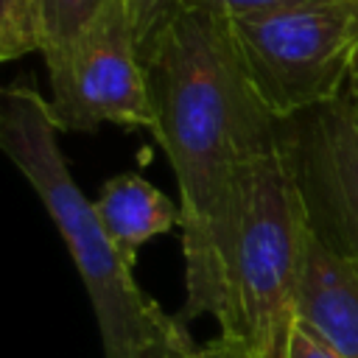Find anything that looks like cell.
Instances as JSON below:
<instances>
[{
  "label": "cell",
  "instance_id": "7a4b0ae2",
  "mask_svg": "<svg viewBox=\"0 0 358 358\" xmlns=\"http://www.w3.org/2000/svg\"><path fill=\"white\" fill-rule=\"evenodd\" d=\"M0 101V145L36 190L76 263L95 310L103 358H140L176 319L143 294L131 266L109 241L95 201L76 185L48 101L31 76L11 81Z\"/></svg>",
  "mask_w": 358,
  "mask_h": 358
},
{
  "label": "cell",
  "instance_id": "5bb4252c",
  "mask_svg": "<svg viewBox=\"0 0 358 358\" xmlns=\"http://www.w3.org/2000/svg\"><path fill=\"white\" fill-rule=\"evenodd\" d=\"M288 358H344V355L336 347H330L313 327L296 319L288 341Z\"/></svg>",
  "mask_w": 358,
  "mask_h": 358
},
{
  "label": "cell",
  "instance_id": "277c9868",
  "mask_svg": "<svg viewBox=\"0 0 358 358\" xmlns=\"http://www.w3.org/2000/svg\"><path fill=\"white\" fill-rule=\"evenodd\" d=\"M229 31L255 98L277 123L333 103L350 87L355 39L341 0L232 20Z\"/></svg>",
  "mask_w": 358,
  "mask_h": 358
},
{
  "label": "cell",
  "instance_id": "4fadbf2b",
  "mask_svg": "<svg viewBox=\"0 0 358 358\" xmlns=\"http://www.w3.org/2000/svg\"><path fill=\"white\" fill-rule=\"evenodd\" d=\"M299 3H310V0H182L179 8H199V11H207V14H215L232 22V20L268 14V11H280L288 6H299Z\"/></svg>",
  "mask_w": 358,
  "mask_h": 358
},
{
  "label": "cell",
  "instance_id": "8992f818",
  "mask_svg": "<svg viewBox=\"0 0 358 358\" xmlns=\"http://www.w3.org/2000/svg\"><path fill=\"white\" fill-rule=\"evenodd\" d=\"M282 134L313 238L341 257H358V98L291 120Z\"/></svg>",
  "mask_w": 358,
  "mask_h": 358
},
{
  "label": "cell",
  "instance_id": "30bf717a",
  "mask_svg": "<svg viewBox=\"0 0 358 358\" xmlns=\"http://www.w3.org/2000/svg\"><path fill=\"white\" fill-rule=\"evenodd\" d=\"M140 358H252L246 344L229 333H218L215 338L196 344L187 327L176 319L154 344L145 347Z\"/></svg>",
  "mask_w": 358,
  "mask_h": 358
},
{
  "label": "cell",
  "instance_id": "6da1fadb",
  "mask_svg": "<svg viewBox=\"0 0 358 358\" xmlns=\"http://www.w3.org/2000/svg\"><path fill=\"white\" fill-rule=\"evenodd\" d=\"M154 140L179 187L185 255V327L196 316L218 324L227 310V260L246 165L282 134L255 98L229 22L179 8L143 53Z\"/></svg>",
  "mask_w": 358,
  "mask_h": 358
},
{
  "label": "cell",
  "instance_id": "7c38bea8",
  "mask_svg": "<svg viewBox=\"0 0 358 358\" xmlns=\"http://www.w3.org/2000/svg\"><path fill=\"white\" fill-rule=\"evenodd\" d=\"M126 6H129V17H131V25H134L140 50L145 53L148 45L154 42V36L179 11L182 0H126Z\"/></svg>",
  "mask_w": 358,
  "mask_h": 358
},
{
  "label": "cell",
  "instance_id": "8fae6325",
  "mask_svg": "<svg viewBox=\"0 0 358 358\" xmlns=\"http://www.w3.org/2000/svg\"><path fill=\"white\" fill-rule=\"evenodd\" d=\"M45 20V53L73 42L103 8L109 0H39Z\"/></svg>",
  "mask_w": 358,
  "mask_h": 358
},
{
  "label": "cell",
  "instance_id": "5b68a950",
  "mask_svg": "<svg viewBox=\"0 0 358 358\" xmlns=\"http://www.w3.org/2000/svg\"><path fill=\"white\" fill-rule=\"evenodd\" d=\"M48 112L59 131H92L103 123L154 131L145 59L126 0L106 8L67 45L45 53Z\"/></svg>",
  "mask_w": 358,
  "mask_h": 358
},
{
  "label": "cell",
  "instance_id": "ba28073f",
  "mask_svg": "<svg viewBox=\"0 0 358 358\" xmlns=\"http://www.w3.org/2000/svg\"><path fill=\"white\" fill-rule=\"evenodd\" d=\"M95 210L109 241L129 266H134L140 249L151 238L182 227L179 204L134 171L106 179L95 199Z\"/></svg>",
  "mask_w": 358,
  "mask_h": 358
},
{
  "label": "cell",
  "instance_id": "9a60e30c",
  "mask_svg": "<svg viewBox=\"0 0 358 358\" xmlns=\"http://www.w3.org/2000/svg\"><path fill=\"white\" fill-rule=\"evenodd\" d=\"M347 14H350V22H352V39H355V56H352V73H350V87L347 92L352 98H358V0H341Z\"/></svg>",
  "mask_w": 358,
  "mask_h": 358
},
{
  "label": "cell",
  "instance_id": "3957f363",
  "mask_svg": "<svg viewBox=\"0 0 358 358\" xmlns=\"http://www.w3.org/2000/svg\"><path fill=\"white\" fill-rule=\"evenodd\" d=\"M308 235L302 193L280 137L246 165L241 179L227 260V310L218 324L221 333L241 338L252 358H288Z\"/></svg>",
  "mask_w": 358,
  "mask_h": 358
},
{
  "label": "cell",
  "instance_id": "9c48e42d",
  "mask_svg": "<svg viewBox=\"0 0 358 358\" xmlns=\"http://www.w3.org/2000/svg\"><path fill=\"white\" fill-rule=\"evenodd\" d=\"M45 50V20L39 0H0V59L14 62Z\"/></svg>",
  "mask_w": 358,
  "mask_h": 358
},
{
  "label": "cell",
  "instance_id": "52a82bcc",
  "mask_svg": "<svg viewBox=\"0 0 358 358\" xmlns=\"http://www.w3.org/2000/svg\"><path fill=\"white\" fill-rule=\"evenodd\" d=\"M299 319L344 358H358V257H341L313 232L305 246Z\"/></svg>",
  "mask_w": 358,
  "mask_h": 358
}]
</instances>
